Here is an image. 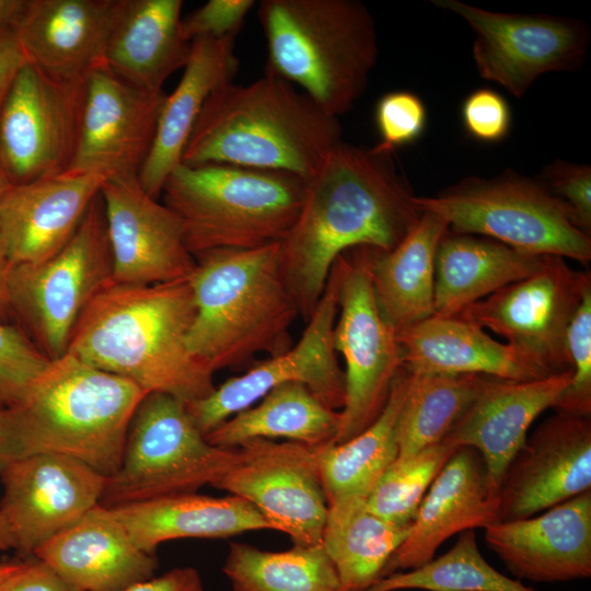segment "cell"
<instances>
[{
    "mask_svg": "<svg viewBox=\"0 0 591 591\" xmlns=\"http://www.w3.org/2000/svg\"><path fill=\"white\" fill-rule=\"evenodd\" d=\"M236 450V462L213 487L250 502L293 545H320L328 505L315 447L253 439Z\"/></svg>",
    "mask_w": 591,
    "mask_h": 591,
    "instance_id": "2e32d148",
    "label": "cell"
},
{
    "mask_svg": "<svg viewBox=\"0 0 591 591\" xmlns=\"http://www.w3.org/2000/svg\"><path fill=\"white\" fill-rule=\"evenodd\" d=\"M404 367L414 374H482L512 381L546 378L509 345L477 324L431 315L396 334Z\"/></svg>",
    "mask_w": 591,
    "mask_h": 591,
    "instance_id": "f1b7e54d",
    "label": "cell"
},
{
    "mask_svg": "<svg viewBox=\"0 0 591 591\" xmlns=\"http://www.w3.org/2000/svg\"><path fill=\"white\" fill-rule=\"evenodd\" d=\"M12 187V183L0 166V201Z\"/></svg>",
    "mask_w": 591,
    "mask_h": 591,
    "instance_id": "db71d44e",
    "label": "cell"
},
{
    "mask_svg": "<svg viewBox=\"0 0 591 591\" xmlns=\"http://www.w3.org/2000/svg\"><path fill=\"white\" fill-rule=\"evenodd\" d=\"M462 120L466 131L483 142L505 139L511 127V111L498 92L482 88L473 91L463 102Z\"/></svg>",
    "mask_w": 591,
    "mask_h": 591,
    "instance_id": "ee69618b",
    "label": "cell"
},
{
    "mask_svg": "<svg viewBox=\"0 0 591 591\" xmlns=\"http://www.w3.org/2000/svg\"><path fill=\"white\" fill-rule=\"evenodd\" d=\"M2 407V404L0 403V408Z\"/></svg>",
    "mask_w": 591,
    "mask_h": 591,
    "instance_id": "11a10c76",
    "label": "cell"
},
{
    "mask_svg": "<svg viewBox=\"0 0 591 591\" xmlns=\"http://www.w3.org/2000/svg\"><path fill=\"white\" fill-rule=\"evenodd\" d=\"M591 490V417L556 412L526 438L499 486L498 522L524 519Z\"/></svg>",
    "mask_w": 591,
    "mask_h": 591,
    "instance_id": "ffe728a7",
    "label": "cell"
},
{
    "mask_svg": "<svg viewBox=\"0 0 591 591\" xmlns=\"http://www.w3.org/2000/svg\"><path fill=\"white\" fill-rule=\"evenodd\" d=\"M182 7V0H115L105 50L108 69L138 89L163 91L190 53L181 31Z\"/></svg>",
    "mask_w": 591,
    "mask_h": 591,
    "instance_id": "4316f807",
    "label": "cell"
},
{
    "mask_svg": "<svg viewBox=\"0 0 591 591\" xmlns=\"http://www.w3.org/2000/svg\"><path fill=\"white\" fill-rule=\"evenodd\" d=\"M195 259L187 348L197 361L215 373L293 346L290 328L300 312L282 273L280 242L207 251Z\"/></svg>",
    "mask_w": 591,
    "mask_h": 591,
    "instance_id": "5b68a950",
    "label": "cell"
},
{
    "mask_svg": "<svg viewBox=\"0 0 591 591\" xmlns=\"http://www.w3.org/2000/svg\"><path fill=\"white\" fill-rule=\"evenodd\" d=\"M195 313L188 279L112 282L81 314L67 354L147 393H165L186 404L199 401L216 386L213 372L187 348Z\"/></svg>",
    "mask_w": 591,
    "mask_h": 591,
    "instance_id": "7a4b0ae2",
    "label": "cell"
},
{
    "mask_svg": "<svg viewBox=\"0 0 591 591\" xmlns=\"http://www.w3.org/2000/svg\"><path fill=\"white\" fill-rule=\"evenodd\" d=\"M498 493L482 455L470 447L457 448L430 485L381 578L431 560L454 534L498 522Z\"/></svg>",
    "mask_w": 591,
    "mask_h": 591,
    "instance_id": "7402d4cb",
    "label": "cell"
},
{
    "mask_svg": "<svg viewBox=\"0 0 591 591\" xmlns=\"http://www.w3.org/2000/svg\"><path fill=\"white\" fill-rule=\"evenodd\" d=\"M489 375L414 374L397 421L398 456L441 442Z\"/></svg>",
    "mask_w": 591,
    "mask_h": 591,
    "instance_id": "8d00e7d4",
    "label": "cell"
},
{
    "mask_svg": "<svg viewBox=\"0 0 591 591\" xmlns=\"http://www.w3.org/2000/svg\"><path fill=\"white\" fill-rule=\"evenodd\" d=\"M11 264L9 260L7 246L0 230V316L7 314L11 309L9 297V273Z\"/></svg>",
    "mask_w": 591,
    "mask_h": 591,
    "instance_id": "681fc988",
    "label": "cell"
},
{
    "mask_svg": "<svg viewBox=\"0 0 591 591\" xmlns=\"http://www.w3.org/2000/svg\"><path fill=\"white\" fill-rule=\"evenodd\" d=\"M147 394L69 354L51 360L19 401L0 408V471L20 459L55 454L111 476Z\"/></svg>",
    "mask_w": 591,
    "mask_h": 591,
    "instance_id": "3957f363",
    "label": "cell"
},
{
    "mask_svg": "<svg viewBox=\"0 0 591 591\" xmlns=\"http://www.w3.org/2000/svg\"><path fill=\"white\" fill-rule=\"evenodd\" d=\"M113 257V282L158 285L185 280L196 259L177 216L151 197L138 177H109L101 188Z\"/></svg>",
    "mask_w": 591,
    "mask_h": 591,
    "instance_id": "d6986e66",
    "label": "cell"
},
{
    "mask_svg": "<svg viewBox=\"0 0 591 591\" xmlns=\"http://www.w3.org/2000/svg\"><path fill=\"white\" fill-rule=\"evenodd\" d=\"M567 349L572 373L553 408L558 413L591 416V288L584 292L568 327Z\"/></svg>",
    "mask_w": 591,
    "mask_h": 591,
    "instance_id": "ab89813d",
    "label": "cell"
},
{
    "mask_svg": "<svg viewBox=\"0 0 591 591\" xmlns=\"http://www.w3.org/2000/svg\"><path fill=\"white\" fill-rule=\"evenodd\" d=\"M394 152L341 140L305 182L299 216L280 242V260L308 322L337 257L357 246L393 250L421 211Z\"/></svg>",
    "mask_w": 591,
    "mask_h": 591,
    "instance_id": "6da1fadb",
    "label": "cell"
},
{
    "mask_svg": "<svg viewBox=\"0 0 591 591\" xmlns=\"http://www.w3.org/2000/svg\"><path fill=\"white\" fill-rule=\"evenodd\" d=\"M50 360L21 331L0 323V403L19 401Z\"/></svg>",
    "mask_w": 591,
    "mask_h": 591,
    "instance_id": "60d3db41",
    "label": "cell"
},
{
    "mask_svg": "<svg viewBox=\"0 0 591 591\" xmlns=\"http://www.w3.org/2000/svg\"><path fill=\"white\" fill-rule=\"evenodd\" d=\"M0 513L23 556L77 523L100 505L106 477L71 457L39 454L0 471Z\"/></svg>",
    "mask_w": 591,
    "mask_h": 591,
    "instance_id": "e0dca14e",
    "label": "cell"
},
{
    "mask_svg": "<svg viewBox=\"0 0 591 591\" xmlns=\"http://www.w3.org/2000/svg\"><path fill=\"white\" fill-rule=\"evenodd\" d=\"M305 179L289 172L232 164L181 163L163 204L179 219L188 251L252 250L281 242L293 227Z\"/></svg>",
    "mask_w": 591,
    "mask_h": 591,
    "instance_id": "52a82bcc",
    "label": "cell"
},
{
    "mask_svg": "<svg viewBox=\"0 0 591 591\" xmlns=\"http://www.w3.org/2000/svg\"><path fill=\"white\" fill-rule=\"evenodd\" d=\"M254 4L253 0H209L182 18V35L189 43L200 37L235 36Z\"/></svg>",
    "mask_w": 591,
    "mask_h": 591,
    "instance_id": "f6af8a7d",
    "label": "cell"
},
{
    "mask_svg": "<svg viewBox=\"0 0 591 591\" xmlns=\"http://www.w3.org/2000/svg\"><path fill=\"white\" fill-rule=\"evenodd\" d=\"M413 373L405 367L395 376L379 417L350 440L315 447L327 502L344 497L367 498L384 471L398 456L397 421Z\"/></svg>",
    "mask_w": 591,
    "mask_h": 591,
    "instance_id": "d6a6232c",
    "label": "cell"
},
{
    "mask_svg": "<svg viewBox=\"0 0 591 591\" xmlns=\"http://www.w3.org/2000/svg\"><path fill=\"white\" fill-rule=\"evenodd\" d=\"M25 0H0V28L9 25L22 9Z\"/></svg>",
    "mask_w": 591,
    "mask_h": 591,
    "instance_id": "f907efd6",
    "label": "cell"
},
{
    "mask_svg": "<svg viewBox=\"0 0 591 591\" xmlns=\"http://www.w3.org/2000/svg\"><path fill=\"white\" fill-rule=\"evenodd\" d=\"M448 231L443 218L421 211L393 250L368 246L376 305L395 334L433 315L436 255Z\"/></svg>",
    "mask_w": 591,
    "mask_h": 591,
    "instance_id": "f546056e",
    "label": "cell"
},
{
    "mask_svg": "<svg viewBox=\"0 0 591 591\" xmlns=\"http://www.w3.org/2000/svg\"><path fill=\"white\" fill-rule=\"evenodd\" d=\"M126 591H204L201 577L193 567H177L154 576Z\"/></svg>",
    "mask_w": 591,
    "mask_h": 591,
    "instance_id": "7dc6e473",
    "label": "cell"
},
{
    "mask_svg": "<svg viewBox=\"0 0 591 591\" xmlns=\"http://www.w3.org/2000/svg\"><path fill=\"white\" fill-rule=\"evenodd\" d=\"M432 2L470 25L479 76L515 97L525 94L542 74L575 70L586 57L590 32L581 21L494 12L459 0Z\"/></svg>",
    "mask_w": 591,
    "mask_h": 591,
    "instance_id": "4fadbf2b",
    "label": "cell"
},
{
    "mask_svg": "<svg viewBox=\"0 0 591 591\" xmlns=\"http://www.w3.org/2000/svg\"><path fill=\"white\" fill-rule=\"evenodd\" d=\"M13 548V541L9 528L0 513V551Z\"/></svg>",
    "mask_w": 591,
    "mask_h": 591,
    "instance_id": "816d5d0a",
    "label": "cell"
},
{
    "mask_svg": "<svg viewBox=\"0 0 591 591\" xmlns=\"http://www.w3.org/2000/svg\"><path fill=\"white\" fill-rule=\"evenodd\" d=\"M337 313L338 282L332 268L323 294L296 345L282 355L254 364L242 375L228 379L205 398L186 404L202 434L253 406L274 387L289 382L304 384L327 407L340 410L345 403V373L334 346Z\"/></svg>",
    "mask_w": 591,
    "mask_h": 591,
    "instance_id": "9a60e30c",
    "label": "cell"
},
{
    "mask_svg": "<svg viewBox=\"0 0 591 591\" xmlns=\"http://www.w3.org/2000/svg\"><path fill=\"white\" fill-rule=\"evenodd\" d=\"M570 378L571 372L530 381L488 376L442 441L454 448L475 449L485 462L491 484L499 490L532 422L555 406Z\"/></svg>",
    "mask_w": 591,
    "mask_h": 591,
    "instance_id": "d4e9b609",
    "label": "cell"
},
{
    "mask_svg": "<svg viewBox=\"0 0 591 591\" xmlns=\"http://www.w3.org/2000/svg\"><path fill=\"white\" fill-rule=\"evenodd\" d=\"M339 424V410L327 407L304 384L289 382L274 387L259 404L231 416L205 437L223 449L274 438L318 447L334 441Z\"/></svg>",
    "mask_w": 591,
    "mask_h": 591,
    "instance_id": "836d02e7",
    "label": "cell"
},
{
    "mask_svg": "<svg viewBox=\"0 0 591 591\" xmlns=\"http://www.w3.org/2000/svg\"><path fill=\"white\" fill-rule=\"evenodd\" d=\"M456 449L441 441L397 456L366 498L368 509L392 524L410 525L430 485Z\"/></svg>",
    "mask_w": 591,
    "mask_h": 591,
    "instance_id": "f35d334b",
    "label": "cell"
},
{
    "mask_svg": "<svg viewBox=\"0 0 591 591\" xmlns=\"http://www.w3.org/2000/svg\"><path fill=\"white\" fill-rule=\"evenodd\" d=\"M332 268L338 282L334 346L345 360V403L333 443L368 428L383 410L393 381L404 367L395 332L383 320L372 288L368 246L340 254Z\"/></svg>",
    "mask_w": 591,
    "mask_h": 591,
    "instance_id": "8fae6325",
    "label": "cell"
},
{
    "mask_svg": "<svg viewBox=\"0 0 591 591\" xmlns=\"http://www.w3.org/2000/svg\"><path fill=\"white\" fill-rule=\"evenodd\" d=\"M235 36L200 37L190 43L188 60L176 88L164 100L151 151L138 175L142 188L159 199L182 155L199 114L220 85L231 82L239 60Z\"/></svg>",
    "mask_w": 591,
    "mask_h": 591,
    "instance_id": "83f0119b",
    "label": "cell"
},
{
    "mask_svg": "<svg viewBox=\"0 0 591 591\" xmlns=\"http://www.w3.org/2000/svg\"><path fill=\"white\" fill-rule=\"evenodd\" d=\"M484 530L487 546L517 580L561 582L591 576V490L540 515Z\"/></svg>",
    "mask_w": 591,
    "mask_h": 591,
    "instance_id": "44dd1931",
    "label": "cell"
},
{
    "mask_svg": "<svg viewBox=\"0 0 591 591\" xmlns=\"http://www.w3.org/2000/svg\"><path fill=\"white\" fill-rule=\"evenodd\" d=\"M109 509L131 541L150 554L176 538H220L271 530L257 509L233 495L219 498L192 493Z\"/></svg>",
    "mask_w": 591,
    "mask_h": 591,
    "instance_id": "4dcf8cb0",
    "label": "cell"
},
{
    "mask_svg": "<svg viewBox=\"0 0 591 591\" xmlns=\"http://www.w3.org/2000/svg\"><path fill=\"white\" fill-rule=\"evenodd\" d=\"M589 270L546 255L541 267L465 309L457 316L503 337L544 376L571 372L567 332L584 292Z\"/></svg>",
    "mask_w": 591,
    "mask_h": 591,
    "instance_id": "7c38bea8",
    "label": "cell"
},
{
    "mask_svg": "<svg viewBox=\"0 0 591 591\" xmlns=\"http://www.w3.org/2000/svg\"><path fill=\"white\" fill-rule=\"evenodd\" d=\"M23 563H4L0 564V587L16 571L21 569Z\"/></svg>",
    "mask_w": 591,
    "mask_h": 591,
    "instance_id": "f5cc1de1",
    "label": "cell"
},
{
    "mask_svg": "<svg viewBox=\"0 0 591 591\" xmlns=\"http://www.w3.org/2000/svg\"><path fill=\"white\" fill-rule=\"evenodd\" d=\"M27 62L11 25L0 28V105L18 71Z\"/></svg>",
    "mask_w": 591,
    "mask_h": 591,
    "instance_id": "c3c4849f",
    "label": "cell"
},
{
    "mask_svg": "<svg viewBox=\"0 0 591 591\" xmlns=\"http://www.w3.org/2000/svg\"><path fill=\"white\" fill-rule=\"evenodd\" d=\"M420 211L443 218L449 231L496 240L521 252L591 260V237L569 206L543 183L512 170L470 176L432 197L416 196Z\"/></svg>",
    "mask_w": 591,
    "mask_h": 591,
    "instance_id": "ba28073f",
    "label": "cell"
},
{
    "mask_svg": "<svg viewBox=\"0 0 591 591\" xmlns=\"http://www.w3.org/2000/svg\"><path fill=\"white\" fill-rule=\"evenodd\" d=\"M427 112L421 99L409 91H392L384 94L375 106V125L380 150L394 152L410 144L422 135Z\"/></svg>",
    "mask_w": 591,
    "mask_h": 591,
    "instance_id": "b9f144b4",
    "label": "cell"
},
{
    "mask_svg": "<svg viewBox=\"0 0 591 591\" xmlns=\"http://www.w3.org/2000/svg\"><path fill=\"white\" fill-rule=\"evenodd\" d=\"M266 73L339 117L364 92L378 55L375 21L357 0H262Z\"/></svg>",
    "mask_w": 591,
    "mask_h": 591,
    "instance_id": "8992f818",
    "label": "cell"
},
{
    "mask_svg": "<svg viewBox=\"0 0 591 591\" xmlns=\"http://www.w3.org/2000/svg\"><path fill=\"white\" fill-rule=\"evenodd\" d=\"M545 256L489 237L448 231L436 255L433 315H457L466 306L532 275Z\"/></svg>",
    "mask_w": 591,
    "mask_h": 591,
    "instance_id": "1f68e13d",
    "label": "cell"
},
{
    "mask_svg": "<svg viewBox=\"0 0 591 591\" xmlns=\"http://www.w3.org/2000/svg\"><path fill=\"white\" fill-rule=\"evenodd\" d=\"M106 178L68 170L13 186L0 201V230L11 267L37 263L58 252Z\"/></svg>",
    "mask_w": 591,
    "mask_h": 591,
    "instance_id": "cb8c5ba5",
    "label": "cell"
},
{
    "mask_svg": "<svg viewBox=\"0 0 591 591\" xmlns=\"http://www.w3.org/2000/svg\"><path fill=\"white\" fill-rule=\"evenodd\" d=\"M84 82L56 81L26 62L0 105V166L13 186L70 170Z\"/></svg>",
    "mask_w": 591,
    "mask_h": 591,
    "instance_id": "5bb4252c",
    "label": "cell"
},
{
    "mask_svg": "<svg viewBox=\"0 0 591 591\" xmlns=\"http://www.w3.org/2000/svg\"><path fill=\"white\" fill-rule=\"evenodd\" d=\"M222 570L232 591H339L337 573L321 544L270 552L231 543Z\"/></svg>",
    "mask_w": 591,
    "mask_h": 591,
    "instance_id": "d590c367",
    "label": "cell"
},
{
    "mask_svg": "<svg viewBox=\"0 0 591 591\" xmlns=\"http://www.w3.org/2000/svg\"><path fill=\"white\" fill-rule=\"evenodd\" d=\"M327 505L321 545L335 568L339 591H363L381 578L410 525L381 519L364 498L344 497Z\"/></svg>",
    "mask_w": 591,
    "mask_h": 591,
    "instance_id": "e575fe53",
    "label": "cell"
},
{
    "mask_svg": "<svg viewBox=\"0 0 591 591\" xmlns=\"http://www.w3.org/2000/svg\"><path fill=\"white\" fill-rule=\"evenodd\" d=\"M112 282L113 257L99 194L58 252L10 268V306L23 318L34 345L51 361L67 354L81 314Z\"/></svg>",
    "mask_w": 591,
    "mask_h": 591,
    "instance_id": "30bf717a",
    "label": "cell"
},
{
    "mask_svg": "<svg viewBox=\"0 0 591 591\" xmlns=\"http://www.w3.org/2000/svg\"><path fill=\"white\" fill-rule=\"evenodd\" d=\"M237 460V450L209 443L186 403L148 393L131 418L121 460L106 477L100 505L108 508L215 486Z\"/></svg>",
    "mask_w": 591,
    "mask_h": 591,
    "instance_id": "9c48e42d",
    "label": "cell"
},
{
    "mask_svg": "<svg viewBox=\"0 0 591 591\" xmlns=\"http://www.w3.org/2000/svg\"><path fill=\"white\" fill-rule=\"evenodd\" d=\"M339 119L292 83L265 73L206 101L182 155L187 165L232 164L309 179L340 141Z\"/></svg>",
    "mask_w": 591,
    "mask_h": 591,
    "instance_id": "277c9868",
    "label": "cell"
},
{
    "mask_svg": "<svg viewBox=\"0 0 591 591\" xmlns=\"http://www.w3.org/2000/svg\"><path fill=\"white\" fill-rule=\"evenodd\" d=\"M536 591L490 566L479 552L475 530L459 534L455 544L443 555L421 566L391 573L363 591Z\"/></svg>",
    "mask_w": 591,
    "mask_h": 591,
    "instance_id": "74e56055",
    "label": "cell"
},
{
    "mask_svg": "<svg viewBox=\"0 0 591 591\" xmlns=\"http://www.w3.org/2000/svg\"><path fill=\"white\" fill-rule=\"evenodd\" d=\"M545 186L565 201L572 211L577 227L591 234V167L557 160L543 170Z\"/></svg>",
    "mask_w": 591,
    "mask_h": 591,
    "instance_id": "7bdbcfd3",
    "label": "cell"
},
{
    "mask_svg": "<svg viewBox=\"0 0 591 591\" xmlns=\"http://www.w3.org/2000/svg\"><path fill=\"white\" fill-rule=\"evenodd\" d=\"M164 91L138 89L108 69L85 79L77 152L70 170L138 177L154 141Z\"/></svg>",
    "mask_w": 591,
    "mask_h": 591,
    "instance_id": "ac0fdd59",
    "label": "cell"
},
{
    "mask_svg": "<svg viewBox=\"0 0 591 591\" xmlns=\"http://www.w3.org/2000/svg\"><path fill=\"white\" fill-rule=\"evenodd\" d=\"M0 591H81L60 578L47 565L36 559L23 566L1 587Z\"/></svg>",
    "mask_w": 591,
    "mask_h": 591,
    "instance_id": "bcb514c9",
    "label": "cell"
},
{
    "mask_svg": "<svg viewBox=\"0 0 591 591\" xmlns=\"http://www.w3.org/2000/svg\"><path fill=\"white\" fill-rule=\"evenodd\" d=\"M33 556L81 591H126L154 577L158 561L140 549L107 507L97 505Z\"/></svg>",
    "mask_w": 591,
    "mask_h": 591,
    "instance_id": "484cf974",
    "label": "cell"
},
{
    "mask_svg": "<svg viewBox=\"0 0 591 591\" xmlns=\"http://www.w3.org/2000/svg\"><path fill=\"white\" fill-rule=\"evenodd\" d=\"M115 0H25L10 24L31 65L65 83H82L106 65Z\"/></svg>",
    "mask_w": 591,
    "mask_h": 591,
    "instance_id": "603a6c76",
    "label": "cell"
}]
</instances>
